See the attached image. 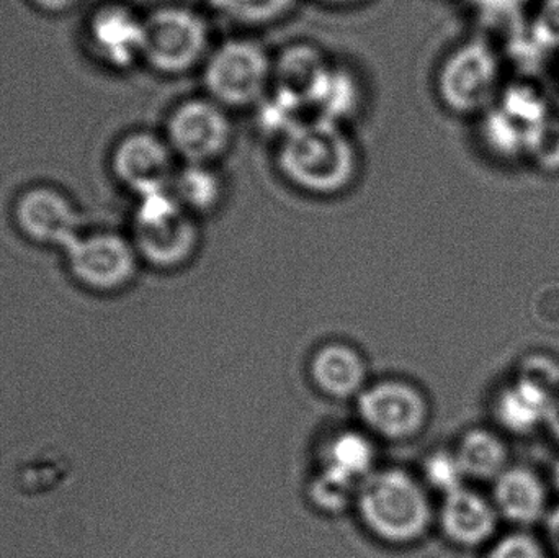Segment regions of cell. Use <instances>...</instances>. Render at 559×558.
I'll use <instances>...</instances> for the list:
<instances>
[{
    "label": "cell",
    "mask_w": 559,
    "mask_h": 558,
    "mask_svg": "<svg viewBox=\"0 0 559 558\" xmlns=\"http://www.w3.org/2000/svg\"><path fill=\"white\" fill-rule=\"evenodd\" d=\"M309 380L321 395L332 400H354L370 383L364 354L344 341L321 344L309 357Z\"/></svg>",
    "instance_id": "14"
},
{
    "label": "cell",
    "mask_w": 559,
    "mask_h": 558,
    "mask_svg": "<svg viewBox=\"0 0 559 558\" xmlns=\"http://www.w3.org/2000/svg\"><path fill=\"white\" fill-rule=\"evenodd\" d=\"M528 29L548 52L559 51V0H542Z\"/></svg>",
    "instance_id": "31"
},
{
    "label": "cell",
    "mask_w": 559,
    "mask_h": 558,
    "mask_svg": "<svg viewBox=\"0 0 559 558\" xmlns=\"http://www.w3.org/2000/svg\"><path fill=\"white\" fill-rule=\"evenodd\" d=\"M13 218L22 235L39 245L68 249L81 235L78 209L55 187L35 186L20 193L13 206Z\"/></svg>",
    "instance_id": "11"
},
{
    "label": "cell",
    "mask_w": 559,
    "mask_h": 558,
    "mask_svg": "<svg viewBox=\"0 0 559 558\" xmlns=\"http://www.w3.org/2000/svg\"><path fill=\"white\" fill-rule=\"evenodd\" d=\"M496 105L531 131L551 117L545 92L525 79L502 88Z\"/></svg>",
    "instance_id": "24"
},
{
    "label": "cell",
    "mask_w": 559,
    "mask_h": 558,
    "mask_svg": "<svg viewBox=\"0 0 559 558\" xmlns=\"http://www.w3.org/2000/svg\"><path fill=\"white\" fill-rule=\"evenodd\" d=\"M66 252L74 277L85 287L100 292L127 287L141 261L133 241L115 233L79 235Z\"/></svg>",
    "instance_id": "10"
},
{
    "label": "cell",
    "mask_w": 559,
    "mask_h": 558,
    "mask_svg": "<svg viewBox=\"0 0 559 558\" xmlns=\"http://www.w3.org/2000/svg\"><path fill=\"white\" fill-rule=\"evenodd\" d=\"M364 104V88L360 79L345 66H329L321 84L309 102L311 117L322 118L342 124L352 120Z\"/></svg>",
    "instance_id": "20"
},
{
    "label": "cell",
    "mask_w": 559,
    "mask_h": 558,
    "mask_svg": "<svg viewBox=\"0 0 559 558\" xmlns=\"http://www.w3.org/2000/svg\"><path fill=\"white\" fill-rule=\"evenodd\" d=\"M491 500L501 520L519 527L540 523L550 513L547 482L527 465H509L492 482Z\"/></svg>",
    "instance_id": "16"
},
{
    "label": "cell",
    "mask_w": 559,
    "mask_h": 558,
    "mask_svg": "<svg viewBox=\"0 0 559 558\" xmlns=\"http://www.w3.org/2000/svg\"><path fill=\"white\" fill-rule=\"evenodd\" d=\"M547 429L550 431L551 438L559 444V393L551 405L550 416H548Z\"/></svg>",
    "instance_id": "35"
},
{
    "label": "cell",
    "mask_w": 559,
    "mask_h": 558,
    "mask_svg": "<svg viewBox=\"0 0 559 558\" xmlns=\"http://www.w3.org/2000/svg\"><path fill=\"white\" fill-rule=\"evenodd\" d=\"M329 5H354V3L364 2V0H321Z\"/></svg>",
    "instance_id": "36"
},
{
    "label": "cell",
    "mask_w": 559,
    "mask_h": 558,
    "mask_svg": "<svg viewBox=\"0 0 559 558\" xmlns=\"http://www.w3.org/2000/svg\"><path fill=\"white\" fill-rule=\"evenodd\" d=\"M277 166L295 189L335 197L357 179L360 156L342 124L309 117L278 141Z\"/></svg>",
    "instance_id": "1"
},
{
    "label": "cell",
    "mask_w": 559,
    "mask_h": 558,
    "mask_svg": "<svg viewBox=\"0 0 559 558\" xmlns=\"http://www.w3.org/2000/svg\"><path fill=\"white\" fill-rule=\"evenodd\" d=\"M79 0H32L36 9L45 13H64L78 5Z\"/></svg>",
    "instance_id": "33"
},
{
    "label": "cell",
    "mask_w": 559,
    "mask_h": 558,
    "mask_svg": "<svg viewBox=\"0 0 559 558\" xmlns=\"http://www.w3.org/2000/svg\"><path fill=\"white\" fill-rule=\"evenodd\" d=\"M85 36L95 58L108 68L123 71L143 61L144 16L123 3L98 7L88 16Z\"/></svg>",
    "instance_id": "12"
},
{
    "label": "cell",
    "mask_w": 559,
    "mask_h": 558,
    "mask_svg": "<svg viewBox=\"0 0 559 558\" xmlns=\"http://www.w3.org/2000/svg\"><path fill=\"white\" fill-rule=\"evenodd\" d=\"M202 68L206 94L228 110L255 107L274 82V59L252 39L223 41L212 49Z\"/></svg>",
    "instance_id": "4"
},
{
    "label": "cell",
    "mask_w": 559,
    "mask_h": 558,
    "mask_svg": "<svg viewBox=\"0 0 559 558\" xmlns=\"http://www.w3.org/2000/svg\"><path fill=\"white\" fill-rule=\"evenodd\" d=\"M355 510L367 533L390 547L414 546L436 524L429 488L401 467H378L358 488Z\"/></svg>",
    "instance_id": "2"
},
{
    "label": "cell",
    "mask_w": 559,
    "mask_h": 558,
    "mask_svg": "<svg viewBox=\"0 0 559 558\" xmlns=\"http://www.w3.org/2000/svg\"><path fill=\"white\" fill-rule=\"evenodd\" d=\"M502 62L485 39H469L447 55L437 72V94L452 114L483 115L501 95Z\"/></svg>",
    "instance_id": "6"
},
{
    "label": "cell",
    "mask_w": 559,
    "mask_h": 558,
    "mask_svg": "<svg viewBox=\"0 0 559 558\" xmlns=\"http://www.w3.org/2000/svg\"><path fill=\"white\" fill-rule=\"evenodd\" d=\"M143 61L163 75H180L205 64L212 29L199 10L164 5L144 16Z\"/></svg>",
    "instance_id": "5"
},
{
    "label": "cell",
    "mask_w": 559,
    "mask_h": 558,
    "mask_svg": "<svg viewBox=\"0 0 559 558\" xmlns=\"http://www.w3.org/2000/svg\"><path fill=\"white\" fill-rule=\"evenodd\" d=\"M479 15L489 20H504L518 15L528 0H466Z\"/></svg>",
    "instance_id": "32"
},
{
    "label": "cell",
    "mask_w": 559,
    "mask_h": 558,
    "mask_svg": "<svg viewBox=\"0 0 559 558\" xmlns=\"http://www.w3.org/2000/svg\"><path fill=\"white\" fill-rule=\"evenodd\" d=\"M419 477L430 494L439 495L440 498L468 485V478L453 448L436 449L424 458Z\"/></svg>",
    "instance_id": "26"
},
{
    "label": "cell",
    "mask_w": 559,
    "mask_h": 558,
    "mask_svg": "<svg viewBox=\"0 0 559 558\" xmlns=\"http://www.w3.org/2000/svg\"><path fill=\"white\" fill-rule=\"evenodd\" d=\"M485 558H551V554L534 534L514 531L492 541Z\"/></svg>",
    "instance_id": "30"
},
{
    "label": "cell",
    "mask_w": 559,
    "mask_h": 558,
    "mask_svg": "<svg viewBox=\"0 0 559 558\" xmlns=\"http://www.w3.org/2000/svg\"><path fill=\"white\" fill-rule=\"evenodd\" d=\"M544 523L547 524L548 543H550L551 550L559 558V508L550 511Z\"/></svg>",
    "instance_id": "34"
},
{
    "label": "cell",
    "mask_w": 559,
    "mask_h": 558,
    "mask_svg": "<svg viewBox=\"0 0 559 558\" xmlns=\"http://www.w3.org/2000/svg\"><path fill=\"white\" fill-rule=\"evenodd\" d=\"M176 199L192 215H209L225 202L226 183L213 164H183L170 186Z\"/></svg>",
    "instance_id": "21"
},
{
    "label": "cell",
    "mask_w": 559,
    "mask_h": 558,
    "mask_svg": "<svg viewBox=\"0 0 559 558\" xmlns=\"http://www.w3.org/2000/svg\"><path fill=\"white\" fill-rule=\"evenodd\" d=\"M331 64L321 49L308 43H296L274 59L272 87L298 98L309 110V102Z\"/></svg>",
    "instance_id": "18"
},
{
    "label": "cell",
    "mask_w": 559,
    "mask_h": 558,
    "mask_svg": "<svg viewBox=\"0 0 559 558\" xmlns=\"http://www.w3.org/2000/svg\"><path fill=\"white\" fill-rule=\"evenodd\" d=\"M210 9L239 26H267L293 12L299 0H206Z\"/></svg>",
    "instance_id": "23"
},
{
    "label": "cell",
    "mask_w": 559,
    "mask_h": 558,
    "mask_svg": "<svg viewBox=\"0 0 559 558\" xmlns=\"http://www.w3.org/2000/svg\"><path fill=\"white\" fill-rule=\"evenodd\" d=\"M436 523L452 546L469 550L489 546L496 539L501 517L491 497L466 485L440 498Z\"/></svg>",
    "instance_id": "13"
},
{
    "label": "cell",
    "mask_w": 559,
    "mask_h": 558,
    "mask_svg": "<svg viewBox=\"0 0 559 558\" xmlns=\"http://www.w3.org/2000/svg\"><path fill=\"white\" fill-rule=\"evenodd\" d=\"M551 477H554L555 488L559 491V461L555 464L554 475H551Z\"/></svg>",
    "instance_id": "37"
},
{
    "label": "cell",
    "mask_w": 559,
    "mask_h": 558,
    "mask_svg": "<svg viewBox=\"0 0 559 558\" xmlns=\"http://www.w3.org/2000/svg\"><path fill=\"white\" fill-rule=\"evenodd\" d=\"M358 491L347 485L331 480L316 472L308 485V498L316 510L325 514H338L355 507V498Z\"/></svg>",
    "instance_id": "28"
},
{
    "label": "cell",
    "mask_w": 559,
    "mask_h": 558,
    "mask_svg": "<svg viewBox=\"0 0 559 558\" xmlns=\"http://www.w3.org/2000/svg\"><path fill=\"white\" fill-rule=\"evenodd\" d=\"M361 428L374 439L404 442L423 435L430 422L429 399L416 383L397 377L373 380L355 399Z\"/></svg>",
    "instance_id": "7"
},
{
    "label": "cell",
    "mask_w": 559,
    "mask_h": 558,
    "mask_svg": "<svg viewBox=\"0 0 559 558\" xmlns=\"http://www.w3.org/2000/svg\"><path fill=\"white\" fill-rule=\"evenodd\" d=\"M525 157L537 169L547 174H559V120L550 117L532 130Z\"/></svg>",
    "instance_id": "27"
},
{
    "label": "cell",
    "mask_w": 559,
    "mask_h": 558,
    "mask_svg": "<svg viewBox=\"0 0 559 558\" xmlns=\"http://www.w3.org/2000/svg\"><path fill=\"white\" fill-rule=\"evenodd\" d=\"M519 379L527 380L547 392L558 395L559 393V359L550 353L527 354L519 363L515 376Z\"/></svg>",
    "instance_id": "29"
},
{
    "label": "cell",
    "mask_w": 559,
    "mask_h": 558,
    "mask_svg": "<svg viewBox=\"0 0 559 558\" xmlns=\"http://www.w3.org/2000/svg\"><path fill=\"white\" fill-rule=\"evenodd\" d=\"M377 468L378 448L364 428L337 429L319 446L316 472L357 491Z\"/></svg>",
    "instance_id": "15"
},
{
    "label": "cell",
    "mask_w": 559,
    "mask_h": 558,
    "mask_svg": "<svg viewBox=\"0 0 559 558\" xmlns=\"http://www.w3.org/2000/svg\"><path fill=\"white\" fill-rule=\"evenodd\" d=\"M115 179L134 197L169 190L176 177L177 157L166 138L146 130L120 138L110 156Z\"/></svg>",
    "instance_id": "9"
},
{
    "label": "cell",
    "mask_w": 559,
    "mask_h": 558,
    "mask_svg": "<svg viewBox=\"0 0 559 558\" xmlns=\"http://www.w3.org/2000/svg\"><path fill=\"white\" fill-rule=\"evenodd\" d=\"M254 108H258L259 130L278 141L311 117L301 100L274 87Z\"/></svg>",
    "instance_id": "25"
},
{
    "label": "cell",
    "mask_w": 559,
    "mask_h": 558,
    "mask_svg": "<svg viewBox=\"0 0 559 558\" xmlns=\"http://www.w3.org/2000/svg\"><path fill=\"white\" fill-rule=\"evenodd\" d=\"M469 482H492L509 467V448L496 429L476 426L466 429L453 446Z\"/></svg>",
    "instance_id": "19"
},
{
    "label": "cell",
    "mask_w": 559,
    "mask_h": 558,
    "mask_svg": "<svg viewBox=\"0 0 559 558\" xmlns=\"http://www.w3.org/2000/svg\"><path fill=\"white\" fill-rule=\"evenodd\" d=\"M195 218L170 189L138 197L131 241L147 264L166 271L182 268L200 246Z\"/></svg>",
    "instance_id": "3"
},
{
    "label": "cell",
    "mask_w": 559,
    "mask_h": 558,
    "mask_svg": "<svg viewBox=\"0 0 559 558\" xmlns=\"http://www.w3.org/2000/svg\"><path fill=\"white\" fill-rule=\"evenodd\" d=\"M479 133L492 156L501 159H518V157H525L532 131L522 127L519 121L509 117L495 104L481 115Z\"/></svg>",
    "instance_id": "22"
},
{
    "label": "cell",
    "mask_w": 559,
    "mask_h": 558,
    "mask_svg": "<svg viewBox=\"0 0 559 558\" xmlns=\"http://www.w3.org/2000/svg\"><path fill=\"white\" fill-rule=\"evenodd\" d=\"M555 399L554 393L514 377L496 392L492 416L499 428L509 435H534L537 429L547 428Z\"/></svg>",
    "instance_id": "17"
},
{
    "label": "cell",
    "mask_w": 559,
    "mask_h": 558,
    "mask_svg": "<svg viewBox=\"0 0 559 558\" xmlns=\"http://www.w3.org/2000/svg\"><path fill=\"white\" fill-rule=\"evenodd\" d=\"M235 127L228 108L210 97L190 98L170 111L166 138L183 164H213L229 150Z\"/></svg>",
    "instance_id": "8"
}]
</instances>
